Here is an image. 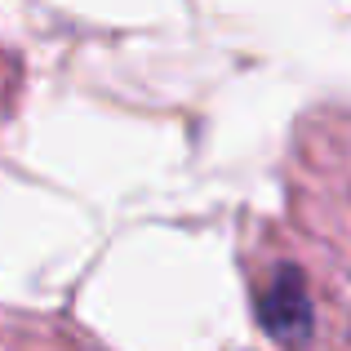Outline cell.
I'll use <instances>...</instances> for the list:
<instances>
[{
    "instance_id": "cell-1",
    "label": "cell",
    "mask_w": 351,
    "mask_h": 351,
    "mask_svg": "<svg viewBox=\"0 0 351 351\" xmlns=\"http://www.w3.org/2000/svg\"><path fill=\"white\" fill-rule=\"evenodd\" d=\"M254 307L263 329L285 347H302L311 338V293L298 267L280 263L254 293Z\"/></svg>"
}]
</instances>
